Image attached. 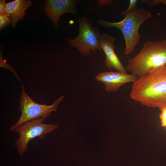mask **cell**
I'll use <instances>...</instances> for the list:
<instances>
[{
  "mask_svg": "<svg viewBox=\"0 0 166 166\" xmlns=\"http://www.w3.org/2000/svg\"><path fill=\"white\" fill-rule=\"evenodd\" d=\"M142 1L148 3L151 5H156L161 3L166 6V0H142Z\"/></svg>",
  "mask_w": 166,
  "mask_h": 166,
  "instance_id": "cell-15",
  "label": "cell"
},
{
  "mask_svg": "<svg viewBox=\"0 0 166 166\" xmlns=\"http://www.w3.org/2000/svg\"><path fill=\"white\" fill-rule=\"evenodd\" d=\"M98 5L100 6H102L105 5L110 4L112 3L111 0H98Z\"/></svg>",
  "mask_w": 166,
  "mask_h": 166,
  "instance_id": "cell-17",
  "label": "cell"
},
{
  "mask_svg": "<svg viewBox=\"0 0 166 166\" xmlns=\"http://www.w3.org/2000/svg\"><path fill=\"white\" fill-rule=\"evenodd\" d=\"M64 98V95L61 96L50 105H48L45 104H39L34 102L27 94L23 85L22 84L19 106L21 114L17 121L10 126V131L14 130L17 127L26 122L42 117H49L52 111L57 110L59 104Z\"/></svg>",
  "mask_w": 166,
  "mask_h": 166,
  "instance_id": "cell-5",
  "label": "cell"
},
{
  "mask_svg": "<svg viewBox=\"0 0 166 166\" xmlns=\"http://www.w3.org/2000/svg\"><path fill=\"white\" fill-rule=\"evenodd\" d=\"M77 20L79 26V34L75 38L66 39L68 43L86 56L92 54L91 51L94 53L97 50L102 52L99 43L101 35L99 29L93 27L86 15L83 17H78Z\"/></svg>",
  "mask_w": 166,
  "mask_h": 166,
  "instance_id": "cell-4",
  "label": "cell"
},
{
  "mask_svg": "<svg viewBox=\"0 0 166 166\" xmlns=\"http://www.w3.org/2000/svg\"><path fill=\"white\" fill-rule=\"evenodd\" d=\"M130 97L143 105L160 110L166 107V65L153 69L133 82Z\"/></svg>",
  "mask_w": 166,
  "mask_h": 166,
  "instance_id": "cell-1",
  "label": "cell"
},
{
  "mask_svg": "<svg viewBox=\"0 0 166 166\" xmlns=\"http://www.w3.org/2000/svg\"><path fill=\"white\" fill-rule=\"evenodd\" d=\"M32 4L30 0H15L7 3L6 14L11 18V27H14L17 23L25 15V10Z\"/></svg>",
  "mask_w": 166,
  "mask_h": 166,
  "instance_id": "cell-10",
  "label": "cell"
},
{
  "mask_svg": "<svg viewBox=\"0 0 166 166\" xmlns=\"http://www.w3.org/2000/svg\"><path fill=\"white\" fill-rule=\"evenodd\" d=\"M137 2V1L136 0H129V4L128 8L126 10L121 12V16H125L128 12L136 7V4Z\"/></svg>",
  "mask_w": 166,
  "mask_h": 166,
  "instance_id": "cell-13",
  "label": "cell"
},
{
  "mask_svg": "<svg viewBox=\"0 0 166 166\" xmlns=\"http://www.w3.org/2000/svg\"><path fill=\"white\" fill-rule=\"evenodd\" d=\"M5 1V0H0V15L6 14L7 3Z\"/></svg>",
  "mask_w": 166,
  "mask_h": 166,
  "instance_id": "cell-16",
  "label": "cell"
},
{
  "mask_svg": "<svg viewBox=\"0 0 166 166\" xmlns=\"http://www.w3.org/2000/svg\"><path fill=\"white\" fill-rule=\"evenodd\" d=\"M161 113L160 115L161 125L166 129V107L160 109Z\"/></svg>",
  "mask_w": 166,
  "mask_h": 166,
  "instance_id": "cell-14",
  "label": "cell"
},
{
  "mask_svg": "<svg viewBox=\"0 0 166 166\" xmlns=\"http://www.w3.org/2000/svg\"><path fill=\"white\" fill-rule=\"evenodd\" d=\"M152 17L149 10L144 8L138 9L136 6L128 12L122 20L117 22H112L100 19L98 23L105 28L114 27L121 31L125 44L124 53L127 55L134 50L140 40L139 27L145 21Z\"/></svg>",
  "mask_w": 166,
  "mask_h": 166,
  "instance_id": "cell-3",
  "label": "cell"
},
{
  "mask_svg": "<svg viewBox=\"0 0 166 166\" xmlns=\"http://www.w3.org/2000/svg\"><path fill=\"white\" fill-rule=\"evenodd\" d=\"M45 118L42 117L26 122L14 130L19 135L14 145L21 156L27 151L30 140L36 137L42 139L47 134L57 128V124H44L43 121Z\"/></svg>",
  "mask_w": 166,
  "mask_h": 166,
  "instance_id": "cell-6",
  "label": "cell"
},
{
  "mask_svg": "<svg viewBox=\"0 0 166 166\" xmlns=\"http://www.w3.org/2000/svg\"><path fill=\"white\" fill-rule=\"evenodd\" d=\"M3 45L1 46L0 52V66L1 67L5 68L13 72L14 74L17 79L19 81H21V80L20 77L18 75L17 72L15 71L14 68L10 64H7L6 62V60H4L2 57V49Z\"/></svg>",
  "mask_w": 166,
  "mask_h": 166,
  "instance_id": "cell-11",
  "label": "cell"
},
{
  "mask_svg": "<svg viewBox=\"0 0 166 166\" xmlns=\"http://www.w3.org/2000/svg\"><path fill=\"white\" fill-rule=\"evenodd\" d=\"M115 38L104 33L101 34L99 43L105 55V65L109 69H114L117 71L126 73V70L114 51Z\"/></svg>",
  "mask_w": 166,
  "mask_h": 166,
  "instance_id": "cell-9",
  "label": "cell"
},
{
  "mask_svg": "<svg viewBox=\"0 0 166 166\" xmlns=\"http://www.w3.org/2000/svg\"><path fill=\"white\" fill-rule=\"evenodd\" d=\"M78 0H46L44 8L45 11L54 26L59 27L58 21L60 16L65 13L77 14L76 5Z\"/></svg>",
  "mask_w": 166,
  "mask_h": 166,
  "instance_id": "cell-7",
  "label": "cell"
},
{
  "mask_svg": "<svg viewBox=\"0 0 166 166\" xmlns=\"http://www.w3.org/2000/svg\"><path fill=\"white\" fill-rule=\"evenodd\" d=\"M95 79L102 83L106 91L114 92L124 84L134 82L138 78L132 74L117 72H103L99 73Z\"/></svg>",
  "mask_w": 166,
  "mask_h": 166,
  "instance_id": "cell-8",
  "label": "cell"
},
{
  "mask_svg": "<svg viewBox=\"0 0 166 166\" xmlns=\"http://www.w3.org/2000/svg\"><path fill=\"white\" fill-rule=\"evenodd\" d=\"M128 62L126 69L138 79L145 76L153 69L166 65V40L148 41Z\"/></svg>",
  "mask_w": 166,
  "mask_h": 166,
  "instance_id": "cell-2",
  "label": "cell"
},
{
  "mask_svg": "<svg viewBox=\"0 0 166 166\" xmlns=\"http://www.w3.org/2000/svg\"><path fill=\"white\" fill-rule=\"evenodd\" d=\"M11 23L10 17L6 14L0 15V30L6 28Z\"/></svg>",
  "mask_w": 166,
  "mask_h": 166,
  "instance_id": "cell-12",
  "label": "cell"
}]
</instances>
